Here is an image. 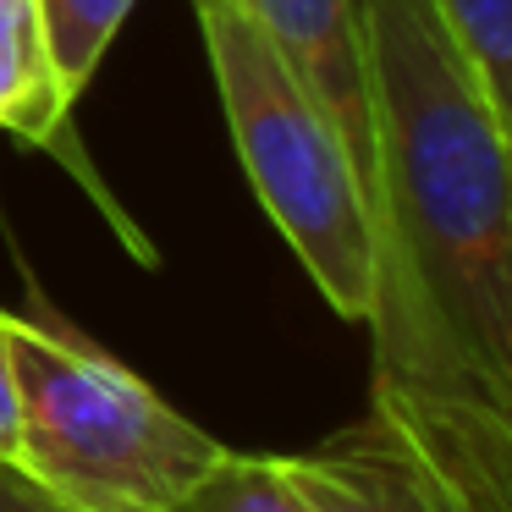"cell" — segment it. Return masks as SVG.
I'll use <instances>...</instances> for the list:
<instances>
[{"label": "cell", "mask_w": 512, "mask_h": 512, "mask_svg": "<svg viewBox=\"0 0 512 512\" xmlns=\"http://www.w3.org/2000/svg\"><path fill=\"white\" fill-rule=\"evenodd\" d=\"M281 457L309 512H512V413L391 380L353 424Z\"/></svg>", "instance_id": "277c9868"}, {"label": "cell", "mask_w": 512, "mask_h": 512, "mask_svg": "<svg viewBox=\"0 0 512 512\" xmlns=\"http://www.w3.org/2000/svg\"><path fill=\"white\" fill-rule=\"evenodd\" d=\"M375 380L512 413V116L430 0H358Z\"/></svg>", "instance_id": "6da1fadb"}, {"label": "cell", "mask_w": 512, "mask_h": 512, "mask_svg": "<svg viewBox=\"0 0 512 512\" xmlns=\"http://www.w3.org/2000/svg\"><path fill=\"white\" fill-rule=\"evenodd\" d=\"M17 468L78 512H171L232 446L28 292L6 309Z\"/></svg>", "instance_id": "7a4b0ae2"}, {"label": "cell", "mask_w": 512, "mask_h": 512, "mask_svg": "<svg viewBox=\"0 0 512 512\" xmlns=\"http://www.w3.org/2000/svg\"><path fill=\"white\" fill-rule=\"evenodd\" d=\"M430 12L490 105L512 116V0H430Z\"/></svg>", "instance_id": "9c48e42d"}, {"label": "cell", "mask_w": 512, "mask_h": 512, "mask_svg": "<svg viewBox=\"0 0 512 512\" xmlns=\"http://www.w3.org/2000/svg\"><path fill=\"white\" fill-rule=\"evenodd\" d=\"M193 12L254 199L336 320L364 325L375 303V237L347 144L237 0H193Z\"/></svg>", "instance_id": "3957f363"}, {"label": "cell", "mask_w": 512, "mask_h": 512, "mask_svg": "<svg viewBox=\"0 0 512 512\" xmlns=\"http://www.w3.org/2000/svg\"><path fill=\"white\" fill-rule=\"evenodd\" d=\"M259 34L325 105L336 138L369 177V94H364V12L358 0H237Z\"/></svg>", "instance_id": "5b68a950"}, {"label": "cell", "mask_w": 512, "mask_h": 512, "mask_svg": "<svg viewBox=\"0 0 512 512\" xmlns=\"http://www.w3.org/2000/svg\"><path fill=\"white\" fill-rule=\"evenodd\" d=\"M171 512H309L281 452H226Z\"/></svg>", "instance_id": "ba28073f"}, {"label": "cell", "mask_w": 512, "mask_h": 512, "mask_svg": "<svg viewBox=\"0 0 512 512\" xmlns=\"http://www.w3.org/2000/svg\"><path fill=\"white\" fill-rule=\"evenodd\" d=\"M0 463H17V375H12V336H6V303H0Z\"/></svg>", "instance_id": "8fae6325"}, {"label": "cell", "mask_w": 512, "mask_h": 512, "mask_svg": "<svg viewBox=\"0 0 512 512\" xmlns=\"http://www.w3.org/2000/svg\"><path fill=\"white\" fill-rule=\"evenodd\" d=\"M133 6L138 0H34L50 78H56V94H61L67 111H78L83 89L94 83L105 50H111L116 34L127 28Z\"/></svg>", "instance_id": "52a82bcc"}, {"label": "cell", "mask_w": 512, "mask_h": 512, "mask_svg": "<svg viewBox=\"0 0 512 512\" xmlns=\"http://www.w3.org/2000/svg\"><path fill=\"white\" fill-rule=\"evenodd\" d=\"M72 111L61 105L45 61L34 0H0V133L23 144H56Z\"/></svg>", "instance_id": "8992f818"}, {"label": "cell", "mask_w": 512, "mask_h": 512, "mask_svg": "<svg viewBox=\"0 0 512 512\" xmlns=\"http://www.w3.org/2000/svg\"><path fill=\"white\" fill-rule=\"evenodd\" d=\"M0 512H78V507H67L45 485H34L17 463H0Z\"/></svg>", "instance_id": "30bf717a"}]
</instances>
